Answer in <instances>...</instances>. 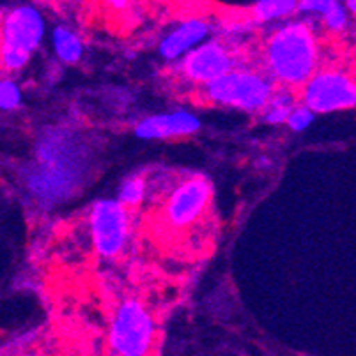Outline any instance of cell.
Returning <instances> with one entry per match:
<instances>
[{
	"label": "cell",
	"instance_id": "obj_15",
	"mask_svg": "<svg viewBox=\"0 0 356 356\" xmlns=\"http://www.w3.org/2000/svg\"><path fill=\"white\" fill-rule=\"evenodd\" d=\"M291 106H293V103H291V99L287 98V96H277V98L270 103V108H268V112L264 114V119H266L268 122L287 121L291 112H293Z\"/></svg>",
	"mask_w": 356,
	"mask_h": 356
},
{
	"label": "cell",
	"instance_id": "obj_16",
	"mask_svg": "<svg viewBox=\"0 0 356 356\" xmlns=\"http://www.w3.org/2000/svg\"><path fill=\"white\" fill-rule=\"evenodd\" d=\"M20 103V89L11 80L0 83V106L2 110H13Z\"/></svg>",
	"mask_w": 356,
	"mask_h": 356
},
{
	"label": "cell",
	"instance_id": "obj_12",
	"mask_svg": "<svg viewBox=\"0 0 356 356\" xmlns=\"http://www.w3.org/2000/svg\"><path fill=\"white\" fill-rule=\"evenodd\" d=\"M54 48L55 54L59 55V59L67 64L79 63L83 51L79 35L66 27H57L54 31Z\"/></svg>",
	"mask_w": 356,
	"mask_h": 356
},
{
	"label": "cell",
	"instance_id": "obj_21",
	"mask_svg": "<svg viewBox=\"0 0 356 356\" xmlns=\"http://www.w3.org/2000/svg\"><path fill=\"white\" fill-rule=\"evenodd\" d=\"M346 8L356 15V0H346Z\"/></svg>",
	"mask_w": 356,
	"mask_h": 356
},
{
	"label": "cell",
	"instance_id": "obj_1",
	"mask_svg": "<svg viewBox=\"0 0 356 356\" xmlns=\"http://www.w3.org/2000/svg\"><path fill=\"white\" fill-rule=\"evenodd\" d=\"M27 188L43 206L63 202L79 188L83 176V147L70 131L54 129L41 138Z\"/></svg>",
	"mask_w": 356,
	"mask_h": 356
},
{
	"label": "cell",
	"instance_id": "obj_10",
	"mask_svg": "<svg viewBox=\"0 0 356 356\" xmlns=\"http://www.w3.org/2000/svg\"><path fill=\"white\" fill-rule=\"evenodd\" d=\"M200 128V121L188 112H174V114H161L147 118L137 126L135 134L140 138H168L184 137L195 134Z\"/></svg>",
	"mask_w": 356,
	"mask_h": 356
},
{
	"label": "cell",
	"instance_id": "obj_7",
	"mask_svg": "<svg viewBox=\"0 0 356 356\" xmlns=\"http://www.w3.org/2000/svg\"><path fill=\"white\" fill-rule=\"evenodd\" d=\"M303 102L316 114L353 108L356 106V83L341 71H323L307 83Z\"/></svg>",
	"mask_w": 356,
	"mask_h": 356
},
{
	"label": "cell",
	"instance_id": "obj_13",
	"mask_svg": "<svg viewBox=\"0 0 356 356\" xmlns=\"http://www.w3.org/2000/svg\"><path fill=\"white\" fill-rule=\"evenodd\" d=\"M298 0H259L254 6V16L261 22H270L275 18H284L298 9Z\"/></svg>",
	"mask_w": 356,
	"mask_h": 356
},
{
	"label": "cell",
	"instance_id": "obj_9",
	"mask_svg": "<svg viewBox=\"0 0 356 356\" xmlns=\"http://www.w3.org/2000/svg\"><path fill=\"white\" fill-rule=\"evenodd\" d=\"M183 71L193 82L209 83L232 71V57L223 44L209 41L188 51L183 60Z\"/></svg>",
	"mask_w": 356,
	"mask_h": 356
},
{
	"label": "cell",
	"instance_id": "obj_5",
	"mask_svg": "<svg viewBox=\"0 0 356 356\" xmlns=\"http://www.w3.org/2000/svg\"><path fill=\"white\" fill-rule=\"evenodd\" d=\"M208 98L243 110H257L270 102L271 86L268 80L247 71H229L206 83Z\"/></svg>",
	"mask_w": 356,
	"mask_h": 356
},
{
	"label": "cell",
	"instance_id": "obj_11",
	"mask_svg": "<svg viewBox=\"0 0 356 356\" xmlns=\"http://www.w3.org/2000/svg\"><path fill=\"white\" fill-rule=\"evenodd\" d=\"M208 24L202 20L184 22L161 41L160 54L165 59H177L181 55L188 54L190 48L197 47L208 35Z\"/></svg>",
	"mask_w": 356,
	"mask_h": 356
},
{
	"label": "cell",
	"instance_id": "obj_18",
	"mask_svg": "<svg viewBox=\"0 0 356 356\" xmlns=\"http://www.w3.org/2000/svg\"><path fill=\"white\" fill-rule=\"evenodd\" d=\"M325 24L330 31H342L348 24V15H346V9L342 8L341 2H337L332 9L325 15Z\"/></svg>",
	"mask_w": 356,
	"mask_h": 356
},
{
	"label": "cell",
	"instance_id": "obj_2",
	"mask_svg": "<svg viewBox=\"0 0 356 356\" xmlns=\"http://www.w3.org/2000/svg\"><path fill=\"white\" fill-rule=\"evenodd\" d=\"M266 60L271 74L289 86L309 80L317 60L316 40L303 24H289L278 29L266 44Z\"/></svg>",
	"mask_w": 356,
	"mask_h": 356
},
{
	"label": "cell",
	"instance_id": "obj_8",
	"mask_svg": "<svg viewBox=\"0 0 356 356\" xmlns=\"http://www.w3.org/2000/svg\"><path fill=\"white\" fill-rule=\"evenodd\" d=\"M211 199V184L204 177L184 181L170 193L165 206V220L168 225L181 229L192 225L202 216Z\"/></svg>",
	"mask_w": 356,
	"mask_h": 356
},
{
	"label": "cell",
	"instance_id": "obj_6",
	"mask_svg": "<svg viewBox=\"0 0 356 356\" xmlns=\"http://www.w3.org/2000/svg\"><path fill=\"white\" fill-rule=\"evenodd\" d=\"M90 234L99 255L114 257L128 239V213L121 200L103 199L90 211Z\"/></svg>",
	"mask_w": 356,
	"mask_h": 356
},
{
	"label": "cell",
	"instance_id": "obj_19",
	"mask_svg": "<svg viewBox=\"0 0 356 356\" xmlns=\"http://www.w3.org/2000/svg\"><path fill=\"white\" fill-rule=\"evenodd\" d=\"M339 0H300L298 9L305 13H317L325 16Z\"/></svg>",
	"mask_w": 356,
	"mask_h": 356
},
{
	"label": "cell",
	"instance_id": "obj_3",
	"mask_svg": "<svg viewBox=\"0 0 356 356\" xmlns=\"http://www.w3.org/2000/svg\"><path fill=\"white\" fill-rule=\"evenodd\" d=\"M44 34V22L40 11L31 6L15 8L4 20L2 29V63L8 70H20L32 51L40 47Z\"/></svg>",
	"mask_w": 356,
	"mask_h": 356
},
{
	"label": "cell",
	"instance_id": "obj_17",
	"mask_svg": "<svg viewBox=\"0 0 356 356\" xmlns=\"http://www.w3.org/2000/svg\"><path fill=\"white\" fill-rule=\"evenodd\" d=\"M314 119V110L309 108V106H298V108H293L289 119H287V124H289L291 129L294 131H303L305 128H309V124Z\"/></svg>",
	"mask_w": 356,
	"mask_h": 356
},
{
	"label": "cell",
	"instance_id": "obj_14",
	"mask_svg": "<svg viewBox=\"0 0 356 356\" xmlns=\"http://www.w3.org/2000/svg\"><path fill=\"white\" fill-rule=\"evenodd\" d=\"M145 195V183L142 177H131V179L126 181L121 186V192H119V200L126 206H137L142 202Z\"/></svg>",
	"mask_w": 356,
	"mask_h": 356
},
{
	"label": "cell",
	"instance_id": "obj_4",
	"mask_svg": "<svg viewBox=\"0 0 356 356\" xmlns=\"http://www.w3.org/2000/svg\"><path fill=\"white\" fill-rule=\"evenodd\" d=\"M154 323L144 305L135 300L124 302L118 309L110 328V349L114 355L142 356L151 351Z\"/></svg>",
	"mask_w": 356,
	"mask_h": 356
},
{
	"label": "cell",
	"instance_id": "obj_20",
	"mask_svg": "<svg viewBox=\"0 0 356 356\" xmlns=\"http://www.w3.org/2000/svg\"><path fill=\"white\" fill-rule=\"evenodd\" d=\"M103 2H106V4L112 6V8L115 9H124L126 6H128L129 0H103Z\"/></svg>",
	"mask_w": 356,
	"mask_h": 356
}]
</instances>
